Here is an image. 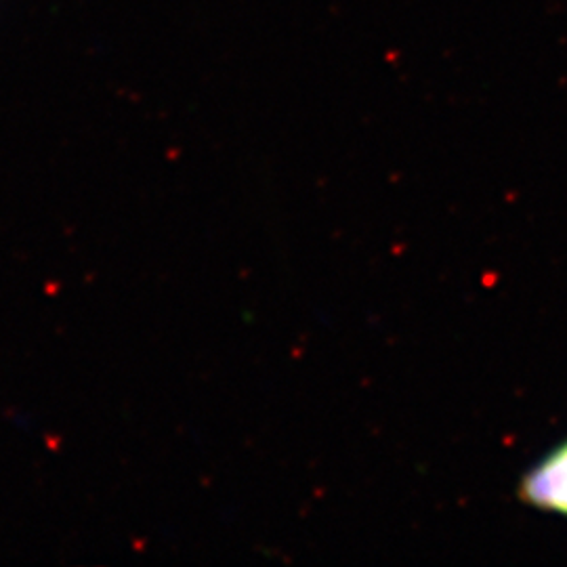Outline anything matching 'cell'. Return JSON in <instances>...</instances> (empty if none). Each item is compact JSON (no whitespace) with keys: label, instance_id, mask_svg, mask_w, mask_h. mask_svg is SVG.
Masks as SVG:
<instances>
[{"label":"cell","instance_id":"1","mask_svg":"<svg viewBox=\"0 0 567 567\" xmlns=\"http://www.w3.org/2000/svg\"><path fill=\"white\" fill-rule=\"evenodd\" d=\"M519 500L536 511L567 517V442L523 475Z\"/></svg>","mask_w":567,"mask_h":567}]
</instances>
